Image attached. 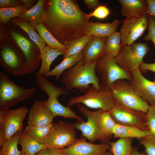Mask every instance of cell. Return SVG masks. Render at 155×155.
I'll list each match as a JSON object with an SVG mask.
<instances>
[{
    "mask_svg": "<svg viewBox=\"0 0 155 155\" xmlns=\"http://www.w3.org/2000/svg\"><path fill=\"white\" fill-rule=\"evenodd\" d=\"M43 9L42 22L63 45L88 35L91 22L75 1H44Z\"/></svg>",
    "mask_w": 155,
    "mask_h": 155,
    "instance_id": "cell-1",
    "label": "cell"
},
{
    "mask_svg": "<svg viewBox=\"0 0 155 155\" xmlns=\"http://www.w3.org/2000/svg\"><path fill=\"white\" fill-rule=\"evenodd\" d=\"M84 58L61 76L60 82L68 91L76 89L86 93L90 84L98 88L100 87L99 78L96 74L95 69L97 60L85 63Z\"/></svg>",
    "mask_w": 155,
    "mask_h": 155,
    "instance_id": "cell-2",
    "label": "cell"
},
{
    "mask_svg": "<svg viewBox=\"0 0 155 155\" xmlns=\"http://www.w3.org/2000/svg\"><path fill=\"white\" fill-rule=\"evenodd\" d=\"M78 103L103 112L110 111L117 104L110 88L100 84L99 88L92 85L84 95L71 97L68 101L67 105L69 107Z\"/></svg>",
    "mask_w": 155,
    "mask_h": 155,
    "instance_id": "cell-3",
    "label": "cell"
},
{
    "mask_svg": "<svg viewBox=\"0 0 155 155\" xmlns=\"http://www.w3.org/2000/svg\"><path fill=\"white\" fill-rule=\"evenodd\" d=\"M36 87L26 88L15 84L4 71L0 72V110L10 109L20 102L29 99Z\"/></svg>",
    "mask_w": 155,
    "mask_h": 155,
    "instance_id": "cell-4",
    "label": "cell"
},
{
    "mask_svg": "<svg viewBox=\"0 0 155 155\" xmlns=\"http://www.w3.org/2000/svg\"><path fill=\"white\" fill-rule=\"evenodd\" d=\"M77 105L79 111L86 117L87 121L78 120L73 124L75 129L80 130L82 132V136L90 142L93 143L95 141H98L102 143L109 144L110 138L103 131L99 122L100 115L102 111L100 109L92 111L80 103Z\"/></svg>",
    "mask_w": 155,
    "mask_h": 155,
    "instance_id": "cell-5",
    "label": "cell"
},
{
    "mask_svg": "<svg viewBox=\"0 0 155 155\" xmlns=\"http://www.w3.org/2000/svg\"><path fill=\"white\" fill-rule=\"evenodd\" d=\"M110 88L117 104L129 109L147 113L150 105L136 93L127 80H118Z\"/></svg>",
    "mask_w": 155,
    "mask_h": 155,
    "instance_id": "cell-6",
    "label": "cell"
},
{
    "mask_svg": "<svg viewBox=\"0 0 155 155\" xmlns=\"http://www.w3.org/2000/svg\"><path fill=\"white\" fill-rule=\"evenodd\" d=\"M149 50L148 45L146 43H133L121 47L115 59L117 64L131 77V72L139 68L143 63L144 57Z\"/></svg>",
    "mask_w": 155,
    "mask_h": 155,
    "instance_id": "cell-7",
    "label": "cell"
},
{
    "mask_svg": "<svg viewBox=\"0 0 155 155\" xmlns=\"http://www.w3.org/2000/svg\"><path fill=\"white\" fill-rule=\"evenodd\" d=\"M95 69L101 79L100 84L108 88L118 80L124 79L129 82L131 80V77L117 64L115 58L106 52L97 60Z\"/></svg>",
    "mask_w": 155,
    "mask_h": 155,
    "instance_id": "cell-8",
    "label": "cell"
},
{
    "mask_svg": "<svg viewBox=\"0 0 155 155\" xmlns=\"http://www.w3.org/2000/svg\"><path fill=\"white\" fill-rule=\"evenodd\" d=\"M75 129L73 124L61 121L53 123L44 144L58 149L69 146L76 139Z\"/></svg>",
    "mask_w": 155,
    "mask_h": 155,
    "instance_id": "cell-9",
    "label": "cell"
},
{
    "mask_svg": "<svg viewBox=\"0 0 155 155\" xmlns=\"http://www.w3.org/2000/svg\"><path fill=\"white\" fill-rule=\"evenodd\" d=\"M28 112L27 108L24 106L13 110H0V123L4 129V142L16 133L22 132L23 121Z\"/></svg>",
    "mask_w": 155,
    "mask_h": 155,
    "instance_id": "cell-10",
    "label": "cell"
},
{
    "mask_svg": "<svg viewBox=\"0 0 155 155\" xmlns=\"http://www.w3.org/2000/svg\"><path fill=\"white\" fill-rule=\"evenodd\" d=\"M109 112L116 124L134 126L143 130L148 131L146 113L126 108L118 104Z\"/></svg>",
    "mask_w": 155,
    "mask_h": 155,
    "instance_id": "cell-11",
    "label": "cell"
},
{
    "mask_svg": "<svg viewBox=\"0 0 155 155\" xmlns=\"http://www.w3.org/2000/svg\"><path fill=\"white\" fill-rule=\"evenodd\" d=\"M148 26V17L126 18L123 20L119 31L121 47L129 45L140 37Z\"/></svg>",
    "mask_w": 155,
    "mask_h": 155,
    "instance_id": "cell-12",
    "label": "cell"
},
{
    "mask_svg": "<svg viewBox=\"0 0 155 155\" xmlns=\"http://www.w3.org/2000/svg\"><path fill=\"white\" fill-rule=\"evenodd\" d=\"M1 54V65L5 72L17 76L27 74L26 59L22 58L21 55L8 47L2 49Z\"/></svg>",
    "mask_w": 155,
    "mask_h": 155,
    "instance_id": "cell-13",
    "label": "cell"
},
{
    "mask_svg": "<svg viewBox=\"0 0 155 155\" xmlns=\"http://www.w3.org/2000/svg\"><path fill=\"white\" fill-rule=\"evenodd\" d=\"M131 78L129 83L136 93L150 105H155V80L146 79L139 68L131 72Z\"/></svg>",
    "mask_w": 155,
    "mask_h": 155,
    "instance_id": "cell-14",
    "label": "cell"
},
{
    "mask_svg": "<svg viewBox=\"0 0 155 155\" xmlns=\"http://www.w3.org/2000/svg\"><path fill=\"white\" fill-rule=\"evenodd\" d=\"M109 147V144H94L82 137L76 139L69 146L59 150L64 155H103Z\"/></svg>",
    "mask_w": 155,
    "mask_h": 155,
    "instance_id": "cell-15",
    "label": "cell"
},
{
    "mask_svg": "<svg viewBox=\"0 0 155 155\" xmlns=\"http://www.w3.org/2000/svg\"><path fill=\"white\" fill-rule=\"evenodd\" d=\"M53 117L45 101L36 100L29 111L28 124L36 127L45 126L52 123Z\"/></svg>",
    "mask_w": 155,
    "mask_h": 155,
    "instance_id": "cell-16",
    "label": "cell"
},
{
    "mask_svg": "<svg viewBox=\"0 0 155 155\" xmlns=\"http://www.w3.org/2000/svg\"><path fill=\"white\" fill-rule=\"evenodd\" d=\"M121 13L126 18L139 17L146 14L148 4L146 0H119Z\"/></svg>",
    "mask_w": 155,
    "mask_h": 155,
    "instance_id": "cell-17",
    "label": "cell"
},
{
    "mask_svg": "<svg viewBox=\"0 0 155 155\" xmlns=\"http://www.w3.org/2000/svg\"><path fill=\"white\" fill-rule=\"evenodd\" d=\"M106 38L93 36L83 49L85 63L96 60L106 52L105 43Z\"/></svg>",
    "mask_w": 155,
    "mask_h": 155,
    "instance_id": "cell-18",
    "label": "cell"
},
{
    "mask_svg": "<svg viewBox=\"0 0 155 155\" xmlns=\"http://www.w3.org/2000/svg\"><path fill=\"white\" fill-rule=\"evenodd\" d=\"M48 96V98L45 101V103L54 117L60 116L66 118L75 119L78 120H82L69 106H65L61 104L55 95L50 94Z\"/></svg>",
    "mask_w": 155,
    "mask_h": 155,
    "instance_id": "cell-19",
    "label": "cell"
},
{
    "mask_svg": "<svg viewBox=\"0 0 155 155\" xmlns=\"http://www.w3.org/2000/svg\"><path fill=\"white\" fill-rule=\"evenodd\" d=\"M38 57L41 60L40 68L36 74L44 76L50 71L51 65L58 56L63 55L64 51L53 49L47 45L40 51Z\"/></svg>",
    "mask_w": 155,
    "mask_h": 155,
    "instance_id": "cell-20",
    "label": "cell"
},
{
    "mask_svg": "<svg viewBox=\"0 0 155 155\" xmlns=\"http://www.w3.org/2000/svg\"><path fill=\"white\" fill-rule=\"evenodd\" d=\"M121 23L119 20L117 19L111 23L91 22L88 35L106 38L116 31Z\"/></svg>",
    "mask_w": 155,
    "mask_h": 155,
    "instance_id": "cell-21",
    "label": "cell"
},
{
    "mask_svg": "<svg viewBox=\"0 0 155 155\" xmlns=\"http://www.w3.org/2000/svg\"><path fill=\"white\" fill-rule=\"evenodd\" d=\"M115 138H141L150 135L149 131L142 130L135 127L116 124L113 131Z\"/></svg>",
    "mask_w": 155,
    "mask_h": 155,
    "instance_id": "cell-22",
    "label": "cell"
},
{
    "mask_svg": "<svg viewBox=\"0 0 155 155\" xmlns=\"http://www.w3.org/2000/svg\"><path fill=\"white\" fill-rule=\"evenodd\" d=\"M84 57L83 50L79 53L63 59L59 64L51 70L44 76L47 78L54 76L57 80L59 79L62 74L66 70L73 67Z\"/></svg>",
    "mask_w": 155,
    "mask_h": 155,
    "instance_id": "cell-23",
    "label": "cell"
},
{
    "mask_svg": "<svg viewBox=\"0 0 155 155\" xmlns=\"http://www.w3.org/2000/svg\"><path fill=\"white\" fill-rule=\"evenodd\" d=\"M44 0H39L34 6L18 18L29 22L34 27L39 24L42 22L44 13Z\"/></svg>",
    "mask_w": 155,
    "mask_h": 155,
    "instance_id": "cell-24",
    "label": "cell"
},
{
    "mask_svg": "<svg viewBox=\"0 0 155 155\" xmlns=\"http://www.w3.org/2000/svg\"><path fill=\"white\" fill-rule=\"evenodd\" d=\"M36 83L40 88L48 95L54 94L59 97L68 95L69 93L64 88L57 87L43 75L36 74Z\"/></svg>",
    "mask_w": 155,
    "mask_h": 155,
    "instance_id": "cell-25",
    "label": "cell"
},
{
    "mask_svg": "<svg viewBox=\"0 0 155 155\" xmlns=\"http://www.w3.org/2000/svg\"><path fill=\"white\" fill-rule=\"evenodd\" d=\"M18 144L21 146V151L25 155H34L47 147L44 144L38 142L22 132L18 139Z\"/></svg>",
    "mask_w": 155,
    "mask_h": 155,
    "instance_id": "cell-26",
    "label": "cell"
},
{
    "mask_svg": "<svg viewBox=\"0 0 155 155\" xmlns=\"http://www.w3.org/2000/svg\"><path fill=\"white\" fill-rule=\"evenodd\" d=\"M12 22L28 34L30 39L37 45L40 51L46 46L44 41L39 34L36 32L34 26L29 22L18 18H14Z\"/></svg>",
    "mask_w": 155,
    "mask_h": 155,
    "instance_id": "cell-27",
    "label": "cell"
},
{
    "mask_svg": "<svg viewBox=\"0 0 155 155\" xmlns=\"http://www.w3.org/2000/svg\"><path fill=\"white\" fill-rule=\"evenodd\" d=\"M132 138H120L115 142H110L109 152L113 155H131Z\"/></svg>",
    "mask_w": 155,
    "mask_h": 155,
    "instance_id": "cell-28",
    "label": "cell"
},
{
    "mask_svg": "<svg viewBox=\"0 0 155 155\" xmlns=\"http://www.w3.org/2000/svg\"><path fill=\"white\" fill-rule=\"evenodd\" d=\"M52 125L53 123L42 127L28 125L22 132L38 142L44 144L45 140Z\"/></svg>",
    "mask_w": 155,
    "mask_h": 155,
    "instance_id": "cell-29",
    "label": "cell"
},
{
    "mask_svg": "<svg viewBox=\"0 0 155 155\" xmlns=\"http://www.w3.org/2000/svg\"><path fill=\"white\" fill-rule=\"evenodd\" d=\"M93 36L88 35L79 38L65 45L63 59L82 51L88 43Z\"/></svg>",
    "mask_w": 155,
    "mask_h": 155,
    "instance_id": "cell-30",
    "label": "cell"
},
{
    "mask_svg": "<svg viewBox=\"0 0 155 155\" xmlns=\"http://www.w3.org/2000/svg\"><path fill=\"white\" fill-rule=\"evenodd\" d=\"M34 27L48 46L54 49L65 51L66 49L65 46L55 38L46 28L42 22Z\"/></svg>",
    "mask_w": 155,
    "mask_h": 155,
    "instance_id": "cell-31",
    "label": "cell"
},
{
    "mask_svg": "<svg viewBox=\"0 0 155 155\" xmlns=\"http://www.w3.org/2000/svg\"><path fill=\"white\" fill-rule=\"evenodd\" d=\"M121 34L119 32L115 31L106 38L105 49V51L114 58L119 54L121 46Z\"/></svg>",
    "mask_w": 155,
    "mask_h": 155,
    "instance_id": "cell-32",
    "label": "cell"
},
{
    "mask_svg": "<svg viewBox=\"0 0 155 155\" xmlns=\"http://www.w3.org/2000/svg\"><path fill=\"white\" fill-rule=\"evenodd\" d=\"M30 7L25 5L7 8H0V19L4 24L7 23L11 18L18 17L29 9Z\"/></svg>",
    "mask_w": 155,
    "mask_h": 155,
    "instance_id": "cell-33",
    "label": "cell"
},
{
    "mask_svg": "<svg viewBox=\"0 0 155 155\" xmlns=\"http://www.w3.org/2000/svg\"><path fill=\"white\" fill-rule=\"evenodd\" d=\"M22 132H18L13 135L1 146L0 155H20L22 151L18 150V140Z\"/></svg>",
    "mask_w": 155,
    "mask_h": 155,
    "instance_id": "cell-34",
    "label": "cell"
},
{
    "mask_svg": "<svg viewBox=\"0 0 155 155\" xmlns=\"http://www.w3.org/2000/svg\"><path fill=\"white\" fill-rule=\"evenodd\" d=\"M99 122L104 133L111 138L113 135V129L116 123L112 117L109 111H102L101 113Z\"/></svg>",
    "mask_w": 155,
    "mask_h": 155,
    "instance_id": "cell-35",
    "label": "cell"
},
{
    "mask_svg": "<svg viewBox=\"0 0 155 155\" xmlns=\"http://www.w3.org/2000/svg\"><path fill=\"white\" fill-rule=\"evenodd\" d=\"M140 143L145 148L147 155H155V137L151 135L141 138Z\"/></svg>",
    "mask_w": 155,
    "mask_h": 155,
    "instance_id": "cell-36",
    "label": "cell"
},
{
    "mask_svg": "<svg viewBox=\"0 0 155 155\" xmlns=\"http://www.w3.org/2000/svg\"><path fill=\"white\" fill-rule=\"evenodd\" d=\"M146 115V124L150 135L155 137V105H150Z\"/></svg>",
    "mask_w": 155,
    "mask_h": 155,
    "instance_id": "cell-37",
    "label": "cell"
},
{
    "mask_svg": "<svg viewBox=\"0 0 155 155\" xmlns=\"http://www.w3.org/2000/svg\"><path fill=\"white\" fill-rule=\"evenodd\" d=\"M109 9L106 6L99 5L92 12L88 14H86L87 17L89 19L92 17H94L100 19H104L107 17L110 14Z\"/></svg>",
    "mask_w": 155,
    "mask_h": 155,
    "instance_id": "cell-38",
    "label": "cell"
},
{
    "mask_svg": "<svg viewBox=\"0 0 155 155\" xmlns=\"http://www.w3.org/2000/svg\"><path fill=\"white\" fill-rule=\"evenodd\" d=\"M148 31L144 37V41L151 40L155 46V18L149 15L148 17Z\"/></svg>",
    "mask_w": 155,
    "mask_h": 155,
    "instance_id": "cell-39",
    "label": "cell"
},
{
    "mask_svg": "<svg viewBox=\"0 0 155 155\" xmlns=\"http://www.w3.org/2000/svg\"><path fill=\"white\" fill-rule=\"evenodd\" d=\"M23 5L21 1L17 0H0V8H7L16 7Z\"/></svg>",
    "mask_w": 155,
    "mask_h": 155,
    "instance_id": "cell-40",
    "label": "cell"
},
{
    "mask_svg": "<svg viewBox=\"0 0 155 155\" xmlns=\"http://www.w3.org/2000/svg\"><path fill=\"white\" fill-rule=\"evenodd\" d=\"M139 69L141 73H144L148 70L155 73V63H148L143 62L140 65Z\"/></svg>",
    "mask_w": 155,
    "mask_h": 155,
    "instance_id": "cell-41",
    "label": "cell"
},
{
    "mask_svg": "<svg viewBox=\"0 0 155 155\" xmlns=\"http://www.w3.org/2000/svg\"><path fill=\"white\" fill-rule=\"evenodd\" d=\"M148 8L146 13V15L155 17V0H147Z\"/></svg>",
    "mask_w": 155,
    "mask_h": 155,
    "instance_id": "cell-42",
    "label": "cell"
},
{
    "mask_svg": "<svg viewBox=\"0 0 155 155\" xmlns=\"http://www.w3.org/2000/svg\"><path fill=\"white\" fill-rule=\"evenodd\" d=\"M84 3L88 9H94L99 5V1L97 0H84Z\"/></svg>",
    "mask_w": 155,
    "mask_h": 155,
    "instance_id": "cell-43",
    "label": "cell"
},
{
    "mask_svg": "<svg viewBox=\"0 0 155 155\" xmlns=\"http://www.w3.org/2000/svg\"><path fill=\"white\" fill-rule=\"evenodd\" d=\"M5 133L2 125L0 123V146H1L4 142Z\"/></svg>",
    "mask_w": 155,
    "mask_h": 155,
    "instance_id": "cell-44",
    "label": "cell"
},
{
    "mask_svg": "<svg viewBox=\"0 0 155 155\" xmlns=\"http://www.w3.org/2000/svg\"><path fill=\"white\" fill-rule=\"evenodd\" d=\"M48 147L49 148L51 155H64L58 149L51 147Z\"/></svg>",
    "mask_w": 155,
    "mask_h": 155,
    "instance_id": "cell-45",
    "label": "cell"
},
{
    "mask_svg": "<svg viewBox=\"0 0 155 155\" xmlns=\"http://www.w3.org/2000/svg\"><path fill=\"white\" fill-rule=\"evenodd\" d=\"M34 155H51L49 148L47 147L45 149L39 151Z\"/></svg>",
    "mask_w": 155,
    "mask_h": 155,
    "instance_id": "cell-46",
    "label": "cell"
},
{
    "mask_svg": "<svg viewBox=\"0 0 155 155\" xmlns=\"http://www.w3.org/2000/svg\"><path fill=\"white\" fill-rule=\"evenodd\" d=\"M131 155H146V154L143 152L140 153L138 151L137 148L132 147Z\"/></svg>",
    "mask_w": 155,
    "mask_h": 155,
    "instance_id": "cell-47",
    "label": "cell"
},
{
    "mask_svg": "<svg viewBox=\"0 0 155 155\" xmlns=\"http://www.w3.org/2000/svg\"><path fill=\"white\" fill-rule=\"evenodd\" d=\"M23 4L30 7L34 4V1L31 0H21Z\"/></svg>",
    "mask_w": 155,
    "mask_h": 155,
    "instance_id": "cell-48",
    "label": "cell"
},
{
    "mask_svg": "<svg viewBox=\"0 0 155 155\" xmlns=\"http://www.w3.org/2000/svg\"><path fill=\"white\" fill-rule=\"evenodd\" d=\"M103 155H113V154L110 152L106 151Z\"/></svg>",
    "mask_w": 155,
    "mask_h": 155,
    "instance_id": "cell-49",
    "label": "cell"
},
{
    "mask_svg": "<svg viewBox=\"0 0 155 155\" xmlns=\"http://www.w3.org/2000/svg\"><path fill=\"white\" fill-rule=\"evenodd\" d=\"M20 155H25V154L23 152H22L21 153Z\"/></svg>",
    "mask_w": 155,
    "mask_h": 155,
    "instance_id": "cell-50",
    "label": "cell"
}]
</instances>
